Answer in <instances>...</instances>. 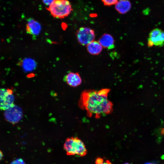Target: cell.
Listing matches in <instances>:
<instances>
[{
	"mask_svg": "<svg viewBox=\"0 0 164 164\" xmlns=\"http://www.w3.org/2000/svg\"><path fill=\"white\" fill-rule=\"evenodd\" d=\"M3 156V154L2 152L0 150V161L2 160Z\"/></svg>",
	"mask_w": 164,
	"mask_h": 164,
	"instance_id": "19",
	"label": "cell"
},
{
	"mask_svg": "<svg viewBox=\"0 0 164 164\" xmlns=\"http://www.w3.org/2000/svg\"><path fill=\"white\" fill-rule=\"evenodd\" d=\"M161 132L162 135H164V128H161Z\"/></svg>",
	"mask_w": 164,
	"mask_h": 164,
	"instance_id": "20",
	"label": "cell"
},
{
	"mask_svg": "<svg viewBox=\"0 0 164 164\" xmlns=\"http://www.w3.org/2000/svg\"><path fill=\"white\" fill-rule=\"evenodd\" d=\"M76 36L79 43L83 46H87L94 41L95 38L94 30L87 27L79 28L77 31Z\"/></svg>",
	"mask_w": 164,
	"mask_h": 164,
	"instance_id": "4",
	"label": "cell"
},
{
	"mask_svg": "<svg viewBox=\"0 0 164 164\" xmlns=\"http://www.w3.org/2000/svg\"><path fill=\"white\" fill-rule=\"evenodd\" d=\"M22 64L24 69L27 71L33 70L35 68L36 65L33 60L29 58L24 59L22 61Z\"/></svg>",
	"mask_w": 164,
	"mask_h": 164,
	"instance_id": "13",
	"label": "cell"
},
{
	"mask_svg": "<svg viewBox=\"0 0 164 164\" xmlns=\"http://www.w3.org/2000/svg\"><path fill=\"white\" fill-rule=\"evenodd\" d=\"M103 47L98 41H93L87 45L88 52L93 55L99 54L102 50Z\"/></svg>",
	"mask_w": 164,
	"mask_h": 164,
	"instance_id": "12",
	"label": "cell"
},
{
	"mask_svg": "<svg viewBox=\"0 0 164 164\" xmlns=\"http://www.w3.org/2000/svg\"><path fill=\"white\" fill-rule=\"evenodd\" d=\"M98 42L103 47L108 49L114 47V38L111 35L104 33L99 39Z\"/></svg>",
	"mask_w": 164,
	"mask_h": 164,
	"instance_id": "10",
	"label": "cell"
},
{
	"mask_svg": "<svg viewBox=\"0 0 164 164\" xmlns=\"http://www.w3.org/2000/svg\"><path fill=\"white\" fill-rule=\"evenodd\" d=\"M4 116L8 121L13 124L17 123L22 117V110L20 107L14 104L5 110Z\"/></svg>",
	"mask_w": 164,
	"mask_h": 164,
	"instance_id": "6",
	"label": "cell"
},
{
	"mask_svg": "<svg viewBox=\"0 0 164 164\" xmlns=\"http://www.w3.org/2000/svg\"><path fill=\"white\" fill-rule=\"evenodd\" d=\"M14 97L12 90L5 88L0 89V109L5 111L14 104Z\"/></svg>",
	"mask_w": 164,
	"mask_h": 164,
	"instance_id": "5",
	"label": "cell"
},
{
	"mask_svg": "<svg viewBox=\"0 0 164 164\" xmlns=\"http://www.w3.org/2000/svg\"><path fill=\"white\" fill-rule=\"evenodd\" d=\"M46 8L54 18L60 19L68 16L73 10L68 0H54Z\"/></svg>",
	"mask_w": 164,
	"mask_h": 164,
	"instance_id": "2",
	"label": "cell"
},
{
	"mask_svg": "<svg viewBox=\"0 0 164 164\" xmlns=\"http://www.w3.org/2000/svg\"><path fill=\"white\" fill-rule=\"evenodd\" d=\"M102 164H112L109 161L106 160V161L104 162Z\"/></svg>",
	"mask_w": 164,
	"mask_h": 164,
	"instance_id": "18",
	"label": "cell"
},
{
	"mask_svg": "<svg viewBox=\"0 0 164 164\" xmlns=\"http://www.w3.org/2000/svg\"><path fill=\"white\" fill-rule=\"evenodd\" d=\"M115 9L119 13L124 14L129 11L131 7V4L128 0H118L115 5Z\"/></svg>",
	"mask_w": 164,
	"mask_h": 164,
	"instance_id": "11",
	"label": "cell"
},
{
	"mask_svg": "<svg viewBox=\"0 0 164 164\" xmlns=\"http://www.w3.org/2000/svg\"><path fill=\"white\" fill-rule=\"evenodd\" d=\"M43 3L46 5L49 6L54 0H42Z\"/></svg>",
	"mask_w": 164,
	"mask_h": 164,
	"instance_id": "17",
	"label": "cell"
},
{
	"mask_svg": "<svg viewBox=\"0 0 164 164\" xmlns=\"http://www.w3.org/2000/svg\"><path fill=\"white\" fill-rule=\"evenodd\" d=\"M63 148L68 155H77L85 156L87 151L83 142L77 137L67 138L65 141Z\"/></svg>",
	"mask_w": 164,
	"mask_h": 164,
	"instance_id": "3",
	"label": "cell"
},
{
	"mask_svg": "<svg viewBox=\"0 0 164 164\" xmlns=\"http://www.w3.org/2000/svg\"><path fill=\"white\" fill-rule=\"evenodd\" d=\"M118 0H101L105 6H110L115 5Z\"/></svg>",
	"mask_w": 164,
	"mask_h": 164,
	"instance_id": "14",
	"label": "cell"
},
{
	"mask_svg": "<svg viewBox=\"0 0 164 164\" xmlns=\"http://www.w3.org/2000/svg\"><path fill=\"white\" fill-rule=\"evenodd\" d=\"M41 29V25L38 22L32 18L28 19L26 26V30L28 34L37 36L40 33Z\"/></svg>",
	"mask_w": 164,
	"mask_h": 164,
	"instance_id": "8",
	"label": "cell"
},
{
	"mask_svg": "<svg viewBox=\"0 0 164 164\" xmlns=\"http://www.w3.org/2000/svg\"><path fill=\"white\" fill-rule=\"evenodd\" d=\"M64 79L69 86L73 87L80 85L82 82L78 73L70 72L65 76Z\"/></svg>",
	"mask_w": 164,
	"mask_h": 164,
	"instance_id": "9",
	"label": "cell"
},
{
	"mask_svg": "<svg viewBox=\"0 0 164 164\" xmlns=\"http://www.w3.org/2000/svg\"><path fill=\"white\" fill-rule=\"evenodd\" d=\"M104 160L101 158H97L95 160L96 164H102L104 162Z\"/></svg>",
	"mask_w": 164,
	"mask_h": 164,
	"instance_id": "16",
	"label": "cell"
},
{
	"mask_svg": "<svg viewBox=\"0 0 164 164\" xmlns=\"http://www.w3.org/2000/svg\"><path fill=\"white\" fill-rule=\"evenodd\" d=\"M148 41L153 46H162L164 44V31L157 28L153 29L149 34Z\"/></svg>",
	"mask_w": 164,
	"mask_h": 164,
	"instance_id": "7",
	"label": "cell"
},
{
	"mask_svg": "<svg viewBox=\"0 0 164 164\" xmlns=\"http://www.w3.org/2000/svg\"><path fill=\"white\" fill-rule=\"evenodd\" d=\"M110 89L104 88L99 91L87 90L82 93L79 102V107L86 111L88 117L93 115L99 118L111 113L113 104L108 99Z\"/></svg>",
	"mask_w": 164,
	"mask_h": 164,
	"instance_id": "1",
	"label": "cell"
},
{
	"mask_svg": "<svg viewBox=\"0 0 164 164\" xmlns=\"http://www.w3.org/2000/svg\"><path fill=\"white\" fill-rule=\"evenodd\" d=\"M10 164H25V163L22 159L19 158L13 160Z\"/></svg>",
	"mask_w": 164,
	"mask_h": 164,
	"instance_id": "15",
	"label": "cell"
},
{
	"mask_svg": "<svg viewBox=\"0 0 164 164\" xmlns=\"http://www.w3.org/2000/svg\"><path fill=\"white\" fill-rule=\"evenodd\" d=\"M124 164H129V163H125Z\"/></svg>",
	"mask_w": 164,
	"mask_h": 164,
	"instance_id": "21",
	"label": "cell"
}]
</instances>
